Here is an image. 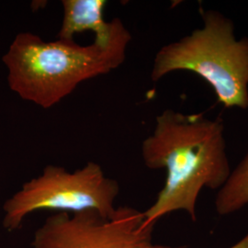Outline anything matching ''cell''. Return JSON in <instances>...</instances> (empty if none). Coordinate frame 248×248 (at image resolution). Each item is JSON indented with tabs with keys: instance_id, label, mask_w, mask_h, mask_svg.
Returning <instances> with one entry per match:
<instances>
[{
	"instance_id": "obj_1",
	"label": "cell",
	"mask_w": 248,
	"mask_h": 248,
	"mask_svg": "<svg viewBox=\"0 0 248 248\" xmlns=\"http://www.w3.org/2000/svg\"><path fill=\"white\" fill-rule=\"evenodd\" d=\"M142 157L148 169L167 170L165 185L143 212L146 224L155 225L177 211H185L196 221L202 189H220L231 174L222 120L202 113L164 110L142 142Z\"/></svg>"
},
{
	"instance_id": "obj_2",
	"label": "cell",
	"mask_w": 248,
	"mask_h": 248,
	"mask_svg": "<svg viewBox=\"0 0 248 248\" xmlns=\"http://www.w3.org/2000/svg\"><path fill=\"white\" fill-rule=\"evenodd\" d=\"M131 41V32L119 18L112 19L107 39H95L86 46L74 40L45 42L31 32L18 33L2 58L9 89L23 100L50 108L81 83L120 67Z\"/></svg>"
},
{
	"instance_id": "obj_3",
	"label": "cell",
	"mask_w": 248,
	"mask_h": 248,
	"mask_svg": "<svg viewBox=\"0 0 248 248\" xmlns=\"http://www.w3.org/2000/svg\"><path fill=\"white\" fill-rule=\"evenodd\" d=\"M202 25L160 48L151 79L187 71L202 78L225 108H248V37L238 38L230 18L214 9L204 11Z\"/></svg>"
},
{
	"instance_id": "obj_4",
	"label": "cell",
	"mask_w": 248,
	"mask_h": 248,
	"mask_svg": "<svg viewBox=\"0 0 248 248\" xmlns=\"http://www.w3.org/2000/svg\"><path fill=\"white\" fill-rule=\"evenodd\" d=\"M119 192V183L107 177L97 163L89 162L73 172L49 165L5 202L3 226L17 230L30 213L43 210L67 213L96 210L109 218L117 209Z\"/></svg>"
},
{
	"instance_id": "obj_5",
	"label": "cell",
	"mask_w": 248,
	"mask_h": 248,
	"mask_svg": "<svg viewBox=\"0 0 248 248\" xmlns=\"http://www.w3.org/2000/svg\"><path fill=\"white\" fill-rule=\"evenodd\" d=\"M143 213L119 207L106 218L96 210L56 213L36 231L32 248H172L153 242Z\"/></svg>"
},
{
	"instance_id": "obj_6",
	"label": "cell",
	"mask_w": 248,
	"mask_h": 248,
	"mask_svg": "<svg viewBox=\"0 0 248 248\" xmlns=\"http://www.w3.org/2000/svg\"><path fill=\"white\" fill-rule=\"evenodd\" d=\"M106 5L105 0H62L63 16L58 38L72 41L75 34L92 31L95 39H107L112 31V20L104 19Z\"/></svg>"
},
{
	"instance_id": "obj_7",
	"label": "cell",
	"mask_w": 248,
	"mask_h": 248,
	"mask_svg": "<svg viewBox=\"0 0 248 248\" xmlns=\"http://www.w3.org/2000/svg\"><path fill=\"white\" fill-rule=\"evenodd\" d=\"M248 204V151L219 189L215 208L220 215L235 213Z\"/></svg>"
},
{
	"instance_id": "obj_8",
	"label": "cell",
	"mask_w": 248,
	"mask_h": 248,
	"mask_svg": "<svg viewBox=\"0 0 248 248\" xmlns=\"http://www.w3.org/2000/svg\"><path fill=\"white\" fill-rule=\"evenodd\" d=\"M230 248H248V233L244 238H242L239 242H237Z\"/></svg>"
}]
</instances>
